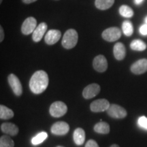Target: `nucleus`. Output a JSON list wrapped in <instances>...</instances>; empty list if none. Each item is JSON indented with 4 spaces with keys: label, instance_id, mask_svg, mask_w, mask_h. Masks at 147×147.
<instances>
[{
    "label": "nucleus",
    "instance_id": "1",
    "mask_svg": "<svg viewBox=\"0 0 147 147\" xmlns=\"http://www.w3.org/2000/svg\"><path fill=\"white\" fill-rule=\"evenodd\" d=\"M49 76L44 70L35 72L29 81V88L35 94H40L47 89L49 85Z\"/></svg>",
    "mask_w": 147,
    "mask_h": 147
},
{
    "label": "nucleus",
    "instance_id": "2",
    "mask_svg": "<svg viewBox=\"0 0 147 147\" xmlns=\"http://www.w3.org/2000/svg\"><path fill=\"white\" fill-rule=\"evenodd\" d=\"M78 35L75 29H69L63 35L61 45L66 49H71L78 43Z\"/></svg>",
    "mask_w": 147,
    "mask_h": 147
},
{
    "label": "nucleus",
    "instance_id": "3",
    "mask_svg": "<svg viewBox=\"0 0 147 147\" xmlns=\"http://www.w3.org/2000/svg\"><path fill=\"white\" fill-rule=\"evenodd\" d=\"M67 111V107L64 102H55L51 104L50 107V114L53 117H61Z\"/></svg>",
    "mask_w": 147,
    "mask_h": 147
},
{
    "label": "nucleus",
    "instance_id": "4",
    "mask_svg": "<svg viewBox=\"0 0 147 147\" xmlns=\"http://www.w3.org/2000/svg\"><path fill=\"white\" fill-rule=\"evenodd\" d=\"M102 38L106 41L113 42L118 40L121 36V32L118 27H110L102 32Z\"/></svg>",
    "mask_w": 147,
    "mask_h": 147
},
{
    "label": "nucleus",
    "instance_id": "5",
    "mask_svg": "<svg viewBox=\"0 0 147 147\" xmlns=\"http://www.w3.org/2000/svg\"><path fill=\"white\" fill-rule=\"evenodd\" d=\"M107 113L110 117L117 119H123L127 115L126 110L117 104L110 105L109 108L107 110Z\"/></svg>",
    "mask_w": 147,
    "mask_h": 147
},
{
    "label": "nucleus",
    "instance_id": "6",
    "mask_svg": "<svg viewBox=\"0 0 147 147\" xmlns=\"http://www.w3.org/2000/svg\"><path fill=\"white\" fill-rule=\"evenodd\" d=\"M8 80L14 94L17 96L21 95L23 93V87H22V84L18 77L14 74H11L8 76Z\"/></svg>",
    "mask_w": 147,
    "mask_h": 147
},
{
    "label": "nucleus",
    "instance_id": "7",
    "mask_svg": "<svg viewBox=\"0 0 147 147\" xmlns=\"http://www.w3.org/2000/svg\"><path fill=\"white\" fill-rule=\"evenodd\" d=\"M37 27V21L34 17L30 16L24 21L21 26V32L24 35L33 34Z\"/></svg>",
    "mask_w": 147,
    "mask_h": 147
},
{
    "label": "nucleus",
    "instance_id": "8",
    "mask_svg": "<svg viewBox=\"0 0 147 147\" xmlns=\"http://www.w3.org/2000/svg\"><path fill=\"white\" fill-rule=\"evenodd\" d=\"M110 106L109 102L106 99H100L93 102L90 106V109L94 113H100L107 110Z\"/></svg>",
    "mask_w": 147,
    "mask_h": 147
},
{
    "label": "nucleus",
    "instance_id": "9",
    "mask_svg": "<svg viewBox=\"0 0 147 147\" xmlns=\"http://www.w3.org/2000/svg\"><path fill=\"white\" fill-rule=\"evenodd\" d=\"M93 68L98 72H104L108 68L107 59L104 55H97L93 59Z\"/></svg>",
    "mask_w": 147,
    "mask_h": 147
},
{
    "label": "nucleus",
    "instance_id": "10",
    "mask_svg": "<svg viewBox=\"0 0 147 147\" xmlns=\"http://www.w3.org/2000/svg\"><path fill=\"white\" fill-rule=\"evenodd\" d=\"M69 130V126L67 123L63 121H59L55 123L51 127V132L54 135L57 136H64Z\"/></svg>",
    "mask_w": 147,
    "mask_h": 147
},
{
    "label": "nucleus",
    "instance_id": "11",
    "mask_svg": "<svg viewBox=\"0 0 147 147\" xmlns=\"http://www.w3.org/2000/svg\"><path fill=\"white\" fill-rule=\"evenodd\" d=\"M100 86L98 84H91L84 88L82 91V95H83L84 98L89 100V99L93 98L98 95L100 92Z\"/></svg>",
    "mask_w": 147,
    "mask_h": 147
},
{
    "label": "nucleus",
    "instance_id": "12",
    "mask_svg": "<svg viewBox=\"0 0 147 147\" xmlns=\"http://www.w3.org/2000/svg\"><path fill=\"white\" fill-rule=\"evenodd\" d=\"M131 71L134 74H142L147 71V59H142L138 60L131 66Z\"/></svg>",
    "mask_w": 147,
    "mask_h": 147
},
{
    "label": "nucleus",
    "instance_id": "13",
    "mask_svg": "<svg viewBox=\"0 0 147 147\" xmlns=\"http://www.w3.org/2000/svg\"><path fill=\"white\" fill-rule=\"evenodd\" d=\"M61 37V32L57 29H51L46 34L45 40L49 45H53L56 44Z\"/></svg>",
    "mask_w": 147,
    "mask_h": 147
},
{
    "label": "nucleus",
    "instance_id": "14",
    "mask_svg": "<svg viewBox=\"0 0 147 147\" xmlns=\"http://www.w3.org/2000/svg\"><path fill=\"white\" fill-rule=\"evenodd\" d=\"M47 24L46 23H41L38 26H37L32 34V39L35 42H38L42 40L47 32Z\"/></svg>",
    "mask_w": 147,
    "mask_h": 147
},
{
    "label": "nucleus",
    "instance_id": "15",
    "mask_svg": "<svg viewBox=\"0 0 147 147\" xmlns=\"http://www.w3.org/2000/svg\"><path fill=\"white\" fill-rule=\"evenodd\" d=\"M113 53L116 59L119 61L123 59L126 55V49L123 44L121 42H117L114 46Z\"/></svg>",
    "mask_w": 147,
    "mask_h": 147
},
{
    "label": "nucleus",
    "instance_id": "16",
    "mask_svg": "<svg viewBox=\"0 0 147 147\" xmlns=\"http://www.w3.org/2000/svg\"><path fill=\"white\" fill-rule=\"evenodd\" d=\"M1 129L3 133L12 136L17 135L18 133V127L12 123H4L1 124Z\"/></svg>",
    "mask_w": 147,
    "mask_h": 147
},
{
    "label": "nucleus",
    "instance_id": "17",
    "mask_svg": "<svg viewBox=\"0 0 147 147\" xmlns=\"http://www.w3.org/2000/svg\"><path fill=\"white\" fill-rule=\"evenodd\" d=\"M73 138L74 142L77 145L83 144L85 140V132L82 128H77L75 129L73 134Z\"/></svg>",
    "mask_w": 147,
    "mask_h": 147
},
{
    "label": "nucleus",
    "instance_id": "18",
    "mask_svg": "<svg viewBox=\"0 0 147 147\" xmlns=\"http://www.w3.org/2000/svg\"><path fill=\"white\" fill-rule=\"evenodd\" d=\"M115 0H95V5L97 8L101 10H105L113 6Z\"/></svg>",
    "mask_w": 147,
    "mask_h": 147
},
{
    "label": "nucleus",
    "instance_id": "19",
    "mask_svg": "<svg viewBox=\"0 0 147 147\" xmlns=\"http://www.w3.org/2000/svg\"><path fill=\"white\" fill-rule=\"evenodd\" d=\"M94 131L98 134H107L110 132L109 124L106 122L101 121L94 126Z\"/></svg>",
    "mask_w": 147,
    "mask_h": 147
},
{
    "label": "nucleus",
    "instance_id": "20",
    "mask_svg": "<svg viewBox=\"0 0 147 147\" xmlns=\"http://www.w3.org/2000/svg\"><path fill=\"white\" fill-rule=\"evenodd\" d=\"M14 117V112L6 106H0V118L1 119H10Z\"/></svg>",
    "mask_w": 147,
    "mask_h": 147
},
{
    "label": "nucleus",
    "instance_id": "21",
    "mask_svg": "<svg viewBox=\"0 0 147 147\" xmlns=\"http://www.w3.org/2000/svg\"><path fill=\"white\" fill-rule=\"evenodd\" d=\"M132 50L136 51H143L146 49V45L141 40H134L130 44Z\"/></svg>",
    "mask_w": 147,
    "mask_h": 147
},
{
    "label": "nucleus",
    "instance_id": "22",
    "mask_svg": "<svg viewBox=\"0 0 147 147\" xmlns=\"http://www.w3.org/2000/svg\"><path fill=\"white\" fill-rule=\"evenodd\" d=\"M119 14L125 18H131L134 16V11L129 6L127 5H123L119 8Z\"/></svg>",
    "mask_w": 147,
    "mask_h": 147
},
{
    "label": "nucleus",
    "instance_id": "23",
    "mask_svg": "<svg viewBox=\"0 0 147 147\" xmlns=\"http://www.w3.org/2000/svg\"><path fill=\"white\" fill-rule=\"evenodd\" d=\"M122 29L123 32L126 36H131L134 33V27L131 22L125 21L122 24Z\"/></svg>",
    "mask_w": 147,
    "mask_h": 147
},
{
    "label": "nucleus",
    "instance_id": "24",
    "mask_svg": "<svg viewBox=\"0 0 147 147\" xmlns=\"http://www.w3.org/2000/svg\"><path fill=\"white\" fill-rule=\"evenodd\" d=\"M47 138L48 134L47 132H40V133L38 134V135H36V136H34L32 139V143L34 145H38L43 142Z\"/></svg>",
    "mask_w": 147,
    "mask_h": 147
},
{
    "label": "nucleus",
    "instance_id": "25",
    "mask_svg": "<svg viewBox=\"0 0 147 147\" xmlns=\"http://www.w3.org/2000/svg\"><path fill=\"white\" fill-rule=\"evenodd\" d=\"M14 142L8 136H3L0 138V147H14Z\"/></svg>",
    "mask_w": 147,
    "mask_h": 147
},
{
    "label": "nucleus",
    "instance_id": "26",
    "mask_svg": "<svg viewBox=\"0 0 147 147\" xmlns=\"http://www.w3.org/2000/svg\"><path fill=\"white\" fill-rule=\"evenodd\" d=\"M138 125L141 127L147 129V117L142 116L138 119Z\"/></svg>",
    "mask_w": 147,
    "mask_h": 147
},
{
    "label": "nucleus",
    "instance_id": "27",
    "mask_svg": "<svg viewBox=\"0 0 147 147\" xmlns=\"http://www.w3.org/2000/svg\"><path fill=\"white\" fill-rule=\"evenodd\" d=\"M139 32L142 36H147V24L145 23L140 27Z\"/></svg>",
    "mask_w": 147,
    "mask_h": 147
},
{
    "label": "nucleus",
    "instance_id": "28",
    "mask_svg": "<svg viewBox=\"0 0 147 147\" xmlns=\"http://www.w3.org/2000/svg\"><path fill=\"white\" fill-rule=\"evenodd\" d=\"M85 147H99L97 143L93 140H90L85 145Z\"/></svg>",
    "mask_w": 147,
    "mask_h": 147
},
{
    "label": "nucleus",
    "instance_id": "29",
    "mask_svg": "<svg viewBox=\"0 0 147 147\" xmlns=\"http://www.w3.org/2000/svg\"><path fill=\"white\" fill-rule=\"evenodd\" d=\"M4 39V32H3V27L0 26V42H3Z\"/></svg>",
    "mask_w": 147,
    "mask_h": 147
},
{
    "label": "nucleus",
    "instance_id": "30",
    "mask_svg": "<svg viewBox=\"0 0 147 147\" xmlns=\"http://www.w3.org/2000/svg\"><path fill=\"white\" fill-rule=\"evenodd\" d=\"M37 0H22L23 3H26V4H29V3H34L35 1H36Z\"/></svg>",
    "mask_w": 147,
    "mask_h": 147
},
{
    "label": "nucleus",
    "instance_id": "31",
    "mask_svg": "<svg viewBox=\"0 0 147 147\" xmlns=\"http://www.w3.org/2000/svg\"><path fill=\"white\" fill-rule=\"evenodd\" d=\"M143 1H144V0H134V3H135L136 5L141 4Z\"/></svg>",
    "mask_w": 147,
    "mask_h": 147
},
{
    "label": "nucleus",
    "instance_id": "32",
    "mask_svg": "<svg viewBox=\"0 0 147 147\" xmlns=\"http://www.w3.org/2000/svg\"><path fill=\"white\" fill-rule=\"evenodd\" d=\"M110 147H120V146H119V145H117V144H113Z\"/></svg>",
    "mask_w": 147,
    "mask_h": 147
},
{
    "label": "nucleus",
    "instance_id": "33",
    "mask_svg": "<svg viewBox=\"0 0 147 147\" xmlns=\"http://www.w3.org/2000/svg\"><path fill=\"white\" fill-rule=\"evenodd\" d=\"M144 21H145V23H146L147 24V16H146V18H144Z\"/></svg>",
    "mask_w": 147,
    "mask_h": 147
},
{
    "label": "nucleus",
    "instance_id": "34",
    "mask_svg": "<svg viewBox=\"0 0 147 147\" xmlns=\"http://www.w3.org/2000/svg\"><path fill=\"white\" fill-rule=\"evenodd\" d=\"M2 1H3V0H0V3H1V2H2Z\"/></svg>",
    "mask_w": 147,
    "mask_h": 147
},
{
    "label": "nucleus",
    "instance_id": "35",
    "mask_svg": "<svg viewBox=\"0 0 147 147\" xmlns=\"http://www.w3.org/2000/svg\"><path fill=\"white\" fill-rule=\"evenodd\" d=\"M57 147H63V146H57Z\"/></svg>",
    "mask_w": 147,
    "mask_h": 147
}]
</instances>
